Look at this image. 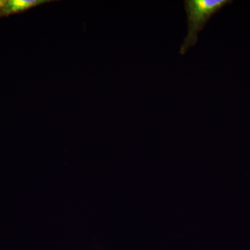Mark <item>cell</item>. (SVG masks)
Listing matches in <instances>:
<instances>
[{
	"mask_svg": "<svg viewBox=\"0 0 250 250\" xmlns=\"http://www.w3.org/2000/svg\"><path fill=\"white\" fill-rule=\"evenodd\" d=\"M232 3L231 0H185L184 1L188 18V34L181 45L179 51L181 55H184L190 47L196 45L199 33L205 28L210 18L226 5Z\"/></svg>",
	"mask_w": 250,
	"mask_h": 250,
	"instance_id": "obj_1",
	"label": "cell"
},
{
	"mask_svg": "<svg viewBox=\"0 0 250 250\" xmlns=\"http://www.w3.org/2000/svg\"><path fill=\"white\" fill-rule=\"evenodd\" d=\"M41 2L34 0H9L4 1L0 7V16H6L21 12Z\"/></svg>",
	"mask_w": 250,
	"mask_h": 250,
	"instance_id": "obj_2",
	"label": "cell"
}]
</instances>
